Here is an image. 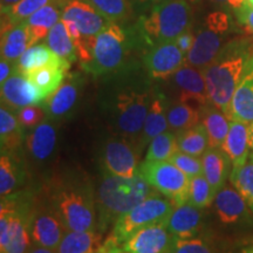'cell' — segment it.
Segmentation results:
<instances>
[{
	"mask_svg": "<svg viewBox=\"0 0 253 253\" xmlns=\"http://www.w3.org/2000/svg\"><path fill=\"white\" fill-rule=\"evenodd\" d=\"M253 50L251 38L233 39L221 47L203 74L209 101L230 119V104L246 62Z\"/></svg>",
	"mask_w": 253,
	"mask_h": 253,
	"instance_id": "obj_1",
	"label": "cell"
},
{
	"mask_svg": "<svg viewBox=\"0 0 253 253\" xmlns=\"http://www.w3.org/2000/svg\"><path fill=\"white\" fill-rule=\"evenodd\" d=\"M140 172L134 177H121L104 173L97 190V230L103 232L144 199L156 194Z\"/></svg>",
	"mask_w": 253,
	"mask_h": 253,
	"instance_id": "obj_2",
	"label": "cell"
},
{
	"mask_svg": "<svg viewBox=\"0 0 253 253\" xmlns=\"http://www.w3.org/2000/svg\"><path fill=\"white\" fill-rule=\"evenodd\" d=\"M50 205L62 218L67 231L97 230L96 201L87 181H61L53 189Z\"/></svg>",
	"mask_w": 253,
	"mask_h": 253,
	"instance_id": "obj_3",
	"label": "cell"
},
{
	"mask_svg": "<svg viewBox=\"0 0 253 253\" xmlns=\"http://www.w3.org/2000/svg\"><path fill=\"white\" fill-rule=\"evenodd\" d=\"M191 12L185 0H164L155 5L150 13L142 15L137 32L148 45L154 47L175 41L189 31Z\"/></svg>",
	"mask_w": 253,
	"mask_h": 253,
	"instance_id": "obj_4",
	"label": "cell"
},
{
	"mask_svg": "<svg viewBox=\"0 0 253 253\" xmlns=\"http://www.w3.org/2000/svg\"><path fill=\"white\" fill-rule=\"evenodd\" d=\"M154 88L145 84L123 87L109 101V113L119 134L125 138L141 136L153 102Z\"/></svg>",
	"mask_w": 253,
	"mask_h": 253,
	"instance_id": "obj_5",
	"label": "cell"
},
{
	"mask_svg": "<svg viewBox=\"0 0 253 253\" xmlns=\"http://www.w3.org/2000/svg\"><path fill=\"white\" fill-rule=\"evenodd\" d=\"M131 47V37L118 23H109L95 38L91 61L82 67L94 77L110 74L125 66Z\"/></svg>",
	"mask_w": 253,
	"mask_h": 253,
	"instance_id": "obj_6",
	"label": "cell"
},
{
	"mask_svg": "<svg viewBox=\"0 0 253 253\" xmlns=\"http://www.w3.org/2000/svg\"><path fill=\"white\" fill-rule=\"evenodd\" d=\"M175 204L158 192L144 199L130 211L123 214L114 224L112 237L108 239L115 246L121 245L132 233L151 224L166 221Z\"/></svg>",
	"mask_w": 253,
	"mask_h": 253,
	"instance_id": "obj_7",
	"label": "cell"
},
{
	"mask_svg": "<svg viewBox=\"0 0 253 253\" xmlns=\"http://www.w3.org/2000/svg\"><path fill=\"white\" fill-rule=\"evenodd\" d=\"M138 172L157 192L170 199L175 207L188 202L190 178L170 161H144L138 168Z\"/></svg>",
	"mask_w": 253,
	"mask_h": 253,
	"instance_id": "obj_8",
	"label": "cell"
},
{
	"mask_svg": "<svg viewBox=\"0 0 253 253\" xmlns=\"http://www.w3.org/2000/svg\"><path fill=\"white\" fill-rule=\"evenodd\" d=\"M230 28V20L224 12H213L205 20V27L195 36L194 45L185 56L186 65L203 69L221 48V39Z\"/></svg>",
	"mask_w": 253,
	"mask_h": 253,
	"instance_id": "obj_9",
	"label": "cell"
},
{
	"mask_svg": "<svg viewBox=\"0 0 253 253\" xmlns=\"http://www.w3.org/2000/svg\"><path fill=\"white\" fill-rule=\"evenodd\" d=\"M175 240L166 221H160L137 230L119 248L126 253H171Z\"/></svg>",
	"mask_w": 253,
	"mask_h": 253,
	"instance_id": "obj_10",
	"label": "cell"
},
{
	"mask_svg": "<svg viewBox=\"0 0 253 253\" xmlns=\"http://www.w3.org/2000/svg\"><path fill=\"white\" fill-rule=\"evenodd\" d=\"M30 232L33 244L56 250L67 232L62 218L52 205L32 208Z\"/></svg>",
	"mask_w": 253,
	"mask_h": 253,
	"instance_id": "obj_11",
	"label": "cell"
},
{
	"mask_svg": "<svg viewBox=\"0 0 253 253\" xmlns=\"http://www.w3.org/2000/svg\"><path fill=\"white\" fill-rule=\"evenodd\" d=\"M101 164L104 172L110 175L134 177L138 173L136 155L125 137L110 138L106 142Z\"/></svg>",
	"mask_w": 253,
	"mask_h": 253,
	"instance_id": "obj_12",
	"label": "cell"
},
{
	"mask_svg": "<svg viewBox=\"0 0 253 253\" xmlns=\"http://www.w3.org/2000/svg\"><path fill=\"white\" fill-rule=\"evenodd\" d=\"M185 56L175 41L160 43L145 54V71L153 79L169 78L184 65Z\"/></svg>",
	"mask_w": 253,
	"mask_h": 253,
	"instance_id": "obj_13",
	"label": "cell"
},
{
	"mask_svg": "<svg viewBox=\"0 0 253 253\" xmlns=\"http://www.w3.org/2000/svg\"><path fill=\"white\" fill-rule=\"evenodd\" d=\"M172 79L179 89V102L188 103L199 109L210 104L203 69L184 63L172 75Z\"/></svg>",
	"mask_w": 253,
	"mask_h": 253,
	"instance_id": "obj_14",
	"label": "cell"
},
{
	"mask_svg": "<svg viewBox=\"0 0 253 253\" xmlns=\"http://www.w3.org/2000/svg\"><path fill=\"white\" fill-rule=\"evenodd\" d=\"M62 20L73 21L84 39H95L110 21L88 0H71L62 12Z\"/></svg>",
	"mask_w": 253,
	"mask_h": 253,
	"instance_id": "obj_15",
	"label": "cell"
},
{
	"mask_svg": "<svg viewBox=\"0 0 253 253\" xmlns=\"http://www.w3.org/2000/svg\"><path fill=\"white\" fill-rule=\"evenodd\" d=\"M46 97L41 91L18 69L1 84V101L11 109L19 110L26 106L39 104Z\"/></svg>",
	"mask_w": 253,
	"mask_h": 253,
	"instance_id": "obj_16",
	"label": "cell"
},
{
	"mask_svg": "<svg viewBox=\"0 0 253 253\" xmlns=\"http://www.w3.org/2000/svg\"><path fill=\"white\" fill-rule=\"evenodd\" d=\"M230 120L253 122V50L231 101Z\"/></svg>",
	"mask_w": 253,
	"mask_h": 253,
	"instance_id": "obj_17",
	"label": "cell"
},
{
	"mask_svg": "<svg viewBox=\"0 0 253 253\" xmlns=\"http://www.w3.org/2000/svg\"><path fill=\"white\" fill-rule=\"evenodd\" d=\"M202 209L186 203L177 205L167 218L166 225L175 238L184 239L199 236L202 230Z\"/></svg>",
	"mask_w": 253,
	"mask_h": 253,
	"instance_id": "obj_18",
	"label": "cell"
},
{
	"mask_svg": "<svg viewBox=\"0 0 253 253\" xmlns=\"http://www.w3.org/2000/svg\"><path fill=\"white\" fill-rule=\"evenodd\" d=\"M221 150L229 156L232 169H239L248 163L250 157V123L231 120L227 136Z\"/></svg>",
	"mask_w": 253,
	"mask_h": 253,
	"instance_id": "obj_19",
	"label": "cell"
},
{
	"mask_svg": "<svg viewBox=\"0 0 253 253\" xmlns=\"http://www.w3.org/2000/svg\"><path fill=\"white\" fill-rule=\"evenodd\" d=\"M214 209L224 224H238L249 218V205L235 186L226 185L217 192Z\"/></svg>",
	"mask_w": 253,
	"mask_h": 253,
	"instance_id": "obj_20",
	"label": "cell"
},
{
	"mask_svg": "<svg viewBox=\"0 0 253 253\" xmlns=\"http://www.w3.org/2000/svg\"><path fill=\"white\" fill-rule=\"evenodd\" d=\"M31 211V205L27 203L18 204L14 202L8 245L1 253H27L33 245L30 232Z\"/></svg>",
	"mask_w": 253,
	"mask_h": 253,
	"instance_id": "obj_21",
	"label": "cell"
},
{
	"mask_svg": "<svg viewBox=\"0 0 253 253\" xmlns=\"http://www.w3.org/2000/svg\"><path fill=\"white\" fill-rule=\"evenodd\" d=\"M202 163L203 175L217 195V192L225 186L232 170L230 158L221 148H209L202 156Z\"/></svg>",
	"mask_w": 253,
	"mask_h": 253,
	"instance_id": "obj_22",
	"label": "cell"
},
{
	"mask_svg": "<svg viewBox=\"0 0 253 253\" xmlns=\"http://www.w3.org/2000/svg\"><path fill=\"white\" fill-rule=\"evenodd\" d=\"M106 246L101 231H67L60 243L58 253H100Z\"/></svg>",
	"mask_w": 253,
	"mask_h": 253,
	"instance_id": "obj_23",
	"label": "cell"
},
{
	"mask_svg": "<svg viewBox=\"0 0 253 253\" xmlns=\"http://www.w3.org/2000/svg\"><path fill=\"white\" fill-rule=\"evenodd\" d=\"M168 110H169V106H168L167 97L163 94L155 91L153 102H151L150 109L145 118L143 129H142L140 136L142 144H149L156 136L168 130L169 128Z\"/></svg>",
	"mask_w": 253,
	"mask_h": 253,
	"instance_id": "obj_24",
	"label": "cell"
},
{
	"mask_svg": "<svg viewBox=\"0 0 253 253\" xmlns=\"http://www.w3.org/2000/svg\"><path fill=\"white\" fill-rule=\"evenodd\" d=\"M66 6L61 4H49L43 6L27 19L26 23L31 36V47L45 39L49 31L62 19V12Z\"/></svg>",
	"mask_w": 253,
	"mask_h": 253,
	"instance_id": "obj_25",
	"label": "cell"
},
{
	"mask_svg": "<svg viewBox=\"0 0 253 253\" xmlns=\"http://www.w3.org/2000/svg\"><path fill=\"white\" fill-rule=\"evenodd\" d=\"M46 66H56V67L69 69L71 63L56 55L47 43L30 47L17 62V69L23 74H27L34 69L46 67Z\"/></svg>",
	"mask_w": 253,
	"mask_h": 253,
	"instance_id": "obj_26",
	"label": "cell"
},
{
	"mask_svg": "<svg viewBox=\"0 0 253 253\" xmlns=\"http://www.w3.org/2000/svg\"><path fill=\"white\" fill-rule=\"evenodd\" d=\"M71 0H20L11 7L1 9V34L17 25L26 21L32 14L43 6L49 4H61L66 6Z\"/></svg>",
	"mask_w": 253,
	"mask_h": 253,
	"instance_id": "obj_27",
	"label": "cell"
},
{
	"mask_svg": "<svg viewBox=\"0 0 253 253\" xmlns=\"http://www.w3.org/2000/svg\"><path fill=\"white\" fill-rule=\"evenodd\" d=\"M201 122L207 129L209 148H221L229 132L231 120L210 103L201 109Z\"/></svg>",
	"mask_w": 253,
	"mask_h": 253,
	"instance_id": "obj_28",
	"label": "cell"
},
{
	"mask_svg": "<svg viewBox=\"0 0 253 253\" xmlns=\"http://www.w3.org/2000/svg\"><path fill=\"white\" fill-rule=\"evenodd\" d=\"M31 47V36L26 23H21L1 34V58L17 63Z\"/></svg>",
	"mask_w": 253,
	"mask_h": 253,
	"instance_id": "obj_29",
	"label": "cell"
},
{
	"mask_svg": "<svg viewBox=\"0 0 253 253\" xmlns=\"http://www.w3.org/2000/svg\"><path fill=\"white\" fill-rule=\"evenodd\" d=\"M79 95V84L74 78L68 77L59 89L49 96L47 102V113L53 118H62L75 106Z\"/></svg>",
	"mask_w": 253,
	"mask_h": 253,
	"instance_id": "obj_30",
	"label": "cell"
},
{
	"mask_svg": "<svg viewBox=\"0 0 253 253\" xmlns=\"http://www.w3.org/2000/svg\"><path fill=\"white\" fill-rule=\"evenodd\" d=\"M55 144V128L46 122H42L36 126L33 132L27 137V147L30 149V153L39 161L48 158L54 151Z\"/></svg>",
	"mask_w": 253,
	"mask_h": 253,
	"instance_id": "obj_31",
	"label": "cell"
},
{
	"mask_svg": "<svg viewBox=\"0 0 253 253\" xmlns=\"http://www.w3.org/2000/svg\"><path fill=\"white\" fill-rule=\"evenodd\" d=\"M67 71L68 69L63 67L46 66V67L34 69L25 75L31 81V84H34L47 99L63 84Z\"/></svg>",
	"mask_w": 253,
	"mask_h": 253,
	"instance_id": "obj_32",
	"label": "cell"
},
{
	"mask_svg": "<svg viewBox=\"0 0 253 253\" xmlns=\"http://www.w3.org/2000/svg\"><path fill=\"white\" fill-rule=\"evenodd\" d=\"M178 150L191 156L202 157L209 149V137L203 123H198L186 130L177 132Z\"/></svg>",
	"mask_w": 253,
	"mask_h": 253,
	"instance_id": "obj_33",
	"label": "cell"
},
{
	"mask_svg": "<svg viewBox=\"0 0 253 253\" xmlns=\"http://www.w3.org/2000/svg\"><path fill=\"white\" fill-rule=\"evenodd\" d=\"M46 43L56 55L66 60L72 65L77 60V48H75L74 41L69 36L66 25L62 20H60L52 30L49 31L46 38Z\"/></svg>",
	"mask_w": 253,
	"mask_h": 253,
	"instance_id": "obj_34",
	"label": "cell"
},
{
	"mask_svg": "<svg viewBox=\"0 0 253 253\" xmlns=\"http://www.w3.org/2000/svg\"><path fill=\"white\" fill-rule=\"evenodd\" d=\"M168 123H169V129L173 130L175 134L186 130L201 123V109L178 101L169 107Z\"/></svg>",
	"mask_w": 253,
	"mask_h": 253,
	"instance_id": "obj_35",
	"label": "cell"
},
{
	"mask_svg": "<svg viewBox=\"0 0 253 253\" xmlns=\"http://www.w3.org/2000/svg\"><path fill=\"white\" fill-rule=\"evenodd\" d=\"M21 126L18 116H15L11 108L2 103L0 108V138L1 147L8 150H14L20 144L23 138Z\"/></svg>",
	"mask_w": 253,
	"mask_h": 253,
	"instance_id": "obj_36",
	"label": "cell"
},
{
	"mask_svg": "<svg viewBox=\"0 0 253 253\" xmlns=\"http://www.w3.org/2000/svg\"><path fill=\"white\" fill-rule=\"evenodd\" d=\"M178 151L177 135L172 131H164L154 138L149 143L145 161L150 162H163L170 161Z\"/></svg>",
	"mask_w": 253,
	"mask_h": 253,
	"instance_id": "obj_37",
	"label": "cell"
},
{
	"mask_svg": "<svg viewBox=\"0 0 253 253\" xmlns=\"http://www.w3.org/2000/svg\"><path fill=\"white\" fill-rule=\"evenodd\" d=\"M230 181L244 197L250 210L253 212V161L249 158L244 167L231 170Z\"/></svg>",
	"mask_w": 253,
	"mask_h": 253,
	"instance_id": "obj_38",
	"label": "cell"
},
{
	"mask_svg": "<svg viewBox=\"0 0 253 253\" xmlns=\"http://www.w3.org/2000/svg\"><path fill=\"white\" fill-rule=\"evenodd\" d=\"M216 194L204 175L190 178L188 203L199 209L208 208L214 201Z\"/></svg>",
	"mask_w": 253,
	"mask_h": 253,
	"instance_id": "obj_39",
	"label": "cell"
},
{
	"mask_svg": "<svg viewBox=\"0 0 253 253\" xmlns=\"http://www.w3.org/2000/svg\"><path fill=\"white\" fill-rule=\"evenodd\" d=\"M110 23L125 21L131 12L130 0H89Z\"/></svg>",
	"mask_w": 253,
	"mask_h": 253,
	"instance_id": "obj_40",
	"label": "cell"
},
{
	"mask_svg": "<svg viewBox=\"0 0 253 253\" xmlns=\"http://www.w3.org/2000/svg\"><path fill=\"white\" fill-rule=\"evenodd\" d=\"M19 172L14 161L11 156L2 151L0 158V194L1 197L11 195L18 185Z\"/></svg>",
	"mask_w": 253,
	"mask_h": 253,
	"instance_id": "obj_41",
	"label": "cell"
},
{
	"mask_svg": "<svg viewBox=\"0 0 253 253\" xmlns=\"http://www.w3.org/2000/svg\"><path fill=\"white\" fill-rule=\"evenodd\" d=\"M171 253H217L207 239L202 237L178 239L176 238Z\"/></svg>",
	"mask_w": 253,
	"mask_h": 253,
	"instance_id": "obj_42",
	"label": "cell"
},
{
	"mask_svg": "<svg viewBox=\"0 0 253 253\" xmlns=\"http://www.w3.org/2000/svg\"><path fill=\"white\" fill-rule=\"evenodd\" d=\"M170 162L175 164L179 170H182L189 178L203 175V163H202V158L199 157L191 156L178 150L173 155Z\"/></svg>",
	"mask_w": 253,
	"mask_h": 253,
	"instance_id": "obj_43",
	"label": "cell"
},
{
	"mask_svg": "<svg viewBox=\"0 0 253 253\" xmlns=\"http://www.w3.org/2000/svg\"><path fill=\"white\" fill-rule=\"evenodd\" d=\"M47 109L38 104H32V106H26L24 108L19 109L18 112V120L20 125L26 128H36L46 119Z\"/></svg>",
	"mask_w": 253,
	"mask_h": 253,
	"instance_id": "obj_44",
	"label": "cell"
},
{
	"mask_svg": "<svg viewBox=\"0 0 253 253\" xmlns=\"http://www.w3.org/2000/svg\"><path fill=\"white\" fill-rule=\"evenodd\" d=\"M235 12L238 23L243 25L249 33L253 34V6L245 2V5L243 7H240Z\"/></svg>",
	"mask_w": 253,
	"mask_h": 253,
	"instance_id": "obj_45",
	"label": "cell"
},
{
	"mask_svg": "<svg viewBox=\"0 0 253 253\" xmlns=\"http://www.w3.org/2000/svg\"><path fill=\"white\" fill-rule=\"evenodd\" d=\"M195 41V37L192 36V33L190 31H186L184 33L181 34L177 39L175 40V42L177 43V46L179 47V49L182 50L183 53L186 55L190 49H191L192 45H194Z\"/></svg>",
	"mask_w": 253,
	"mask_h": 253,
	"instance_id": "obj_46",
	"label": "cell"
},
{
	"mask_svg": "<svg viewBox=\"0 0 253 253\" xmlns=\"http://www.w3.org/2000/svg\"><path fill=\"white\" fill-rule=\"evenodd\" d=\"M15 71H17V63L1 58V61H0V84H4Z\"/></svg>",
	"mask_w": 253,
	"mask_h": 253,
	"instance_id": "obj_47",
	"label": "cell"
},
{
	"mask_svg": "<svg viewBox=\"0 0 253 253\" xmlns=\"http://www.w3.org/2000/svg\"><path fill=\"white\" fill-rule=\"evenodd\" d=\"M27 253H58V252H56V250L48 249V248H45V246L33 244L30 248V250H28Z\"/></svg>",
	"mask_w": 253,
	"mask_h": 253,
	"instance_id": "obj_48",
	"label": "cell"
},
{
	"mask_svg": "<svg viewBox=\"0 0 253 253\" xmlns=\"http://www.w3.org/2000/svg\"><path fill=\"white\" fill-rule=\"evenodd\" d=\"M213 1H217V2H226L227 5L230 6L231 8L235 9H239L240 7H243V6L245 5L246 0H213Z\"/></svg>",
	"mask_w": 253,
	"mask_h": 253,
	"instance_id": "obj_49",
	"label": "cell"
},
{
	"mask_svg": "<svg viewBox=\"0 0 253 253\" xmlns=\"http://www.w3.org/2000/svg\"><path fill=\"white\" fill-rule=\"evenodd\" d=\"M106 246L110 250V251H112V253H126V252H123L122 250L119 248V246L113 245L109 240H106Z\"/></svg>",
	"mask_w": 253,
	"mask_h": 253,
	"instance_id": "obj_50",
	"label": "cell"
},
{
	"mask_svg": "<svg viewBox=\"0 0 253 253\" xmlns=\"http://www.w3.org/2000/svg\"><path fill=\"white\" fill-rule=\"evenodd\" d=\"M20 1V0H1V9H6L8 7H11L12 5L17 4V2Z\"/></svg>",
	"mask_w": 253,
	"mask_h": 253,
	"instance_id": "obj_51",
	"label": "cell"
},
{
	"mask_svg": "<svg viewBox=\"0 0 253 253\" xmlns=\"http://www.w3.org/2000/svg\"><path fill=\"white\" fill-rule=\"evenodd\" d=\"M250 148L253 153V122L250 123Z\"/></svg>",
	"mask_w": 253,
	"mask_h": 253,
	"instance_id": "obj_52",
	"label": "cell"
},
{
	"mask_svg": "<svg viewBox=\"0 0 253 253\" xmlns=\"http://www.w3.org/2000/svg\"><path fill=\"white\" fill-rule=\"evenodd\" d=\"M242 253H253V246H251V248L244 250V251H243Z\"/></svg>",
	"mask_w": 253,
	"mask_h": 253,
	"instance_id": "obj_53",
	"label": "cell"
},
{
	"mask_svg": "<svg viewBox=\"0 0 253 253\" xmlns=\"http://www.w3.org/2000/svg\"><path fill=\"white\" fill-rule=\"evenodd\" d=\"M100 253H112V251H110V250L107 248V246H104V249Z\"/></svg>",
	"mask_w": 253,
	"mask_h": 253,
	"instance_id": "obj_54",
	"label": "cell"
},
{
	"mask_svg": "<svg viewBox=\"0 0 253 253\" xmlns=\"http://www.w3.org/2000/svg\"><path fill=\"white\" fill-rule=\"evenodd\" d=\"M246 2H248L249 5H251V6H253V0H246Z\"/></svg>",
	"mask_w": 253,
	"mask_h": 253,
	"instance_id": "obj_55",
	"label": "cell"
},
{
	"mask_svg": "<svg viewBox=\"0 0 253 253\" xmlns=\"http://www.w3.org/2000/svg\"><path fill=\"white\" fill-rule=\"evenodd\" d=\"M250 160H251V161H253V153H250Z\"/></svg>",
	"mask_w": 253,
	"mask_h": 253,
	"instance_id": "obj_56",
	"label": "cell"
},
{
	"mask_svg": "<svg viewBox=\"0 0 253 253\" xmlns=\"http://www.w3.org/2000/svg\"><path fill=\"white\" fill-rule=\"evenodd\" d=\"M140 2H147V1H151V0H138Z\"/></svg>",
	"mask_w": 253,
	"mask_h": 253,
	"instance_id": "obj_57",
	"label": "cell"
}]
</instances>
